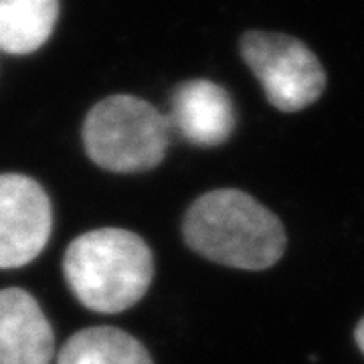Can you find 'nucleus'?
I'll use <instances>...</instances> for the list:
<instances>
[{"instance_id": "obj_1", "label": "nucleus", "mask_w": 364, "mask_h": 364, "mask_svg": "<svg viewBox=\"0 0 364 364\" xmlns=\"http://www.w3.org/2000/svg\"><path fill=\"white\" fill-rule=\"evenodd\" d=\"M186 245L225 267L263 272L282 259L284 223L243 191L219 188L198 196L184 215Z\"/></svg>"}, {"instance_id": "obj_2", "label": "nucleus", "mask_w": 364, "mask_h": 364, "mask_svg": "<svg viewBox=\"0 0 364 364\" xmlns=\"http://www.w3.org/2000/svg\"><path fill=\"white\" fill-rule=\"evenodd\" d=\"M63 275L85 308L117 314L146 296L154 277V259L140 235L97 229L79 235L67 247Z\"/></svg>"}, {"instance_id": "obj_3", "label": "nucleus", "mask_w": 364, "mask_h": 364, "mask_svg": "<svg viewBox=\"0 0 364 364\" xmlns=\"http://www.w3.org/2000/svg\"><path fill=\"white\" fill-rule=\"evenodd\" d=\"M168 117L136 95H109L91 107L83 124L87 156L109 172H144L158 166L170 146Z\"/></svg>"}, {"instance_id": "obj_4", "label": "nucleus", "mask_w": 364, "mask_h": 364, "mask_svg": "<svg viewBox=\"0 0 364 364\" xmlns=\"http://www.w3.org/2000/svg\"><path fill=\"white\" fill-rule=\"evenodd\" d=\"M239 51L275 109L294 114L322 97L326 69L316 53L296 37L249 31L239 41Z\"/></svg>"}, {"instance_id": "obj_5", "label": "nucleus", "mask_w": 364, "mask_h": 364, "mask_svg": "<svg viewBox=\"0 0 364 364\" xmlns=\"http://www.w3.org/2000/svg\"><path fill=\"white\" fill-rule=\"evenodd\" d=\"M51 229V200L39 182L25 174H0V269L39 257Z\"/></svg>"}, {"instance_id": "obj_6", "label": "nucleus", "mask_w": 364, "mask_h": 364, "mask_svg": "<svg viewBox=\"0 0 364 364\" xmlns=\"http://www.w3.org/2000/svg\"><path fill=\"white\" fill-rule=\"evenodd\" d=\"M170 128L182 140L200 148H215L233 136L237 112L225 87L208 79H188L170 95Z\"/></svg>"}, {"instance_id": "obj_7", "label": "nucleus", "mask_w": 364, "mask_h": 364, "mask_svg": "<svg viewBox=\"0 0 364 364\" xmlns=\"http://www.w3.org/2000/svg\"><path fill=\"white\" fill-rule=\"evenodd\" d=\"M55 336L37 299L21 287L0 289V364H51Z\"/></svg>"}, {"instance_id": "obj_8", "label": "nucleus", "mask_w": 364, "mask_h": 364, "mask_svg": "<svg viewBox=\"0 0 364 364\" xmlns=\"http://www.w3.org/2000/svg\"><path fill=\"white\" fill-rule=\"evenodd\" d=\"M59 0H0V51L31 55L51 39Z\"/></svg>"}, {"instance_id": "obj_9", "label": "nucleus", "mask_w": 364, "mask_h": 364, "mask_svg": "<svg viewBox=\"0 0 364 364\" xmlns=\"http://www.w3.org/2000/svg\"><path fill=\"white\" fill-rule=\"evenodd\" d=\"M57 364H154L142 342L112 326L85 328L61 346Z\"/></svg>"}, {"instance_id": "obj_10", "label": "nucleus", "mask_w": 364, "mask_h": 364, "mask_svg": "<svg viewBox=\"0 0 364 364\" xmlns=\"http://www.w3.org/2000/svg\"><path fill=\"white\" fill-rule=\"evenodd\" d=\"M354 340H356L358 348H360V352L364 354V318L358 322L356 330H354Z\"/></svg>"}]
</instances>
